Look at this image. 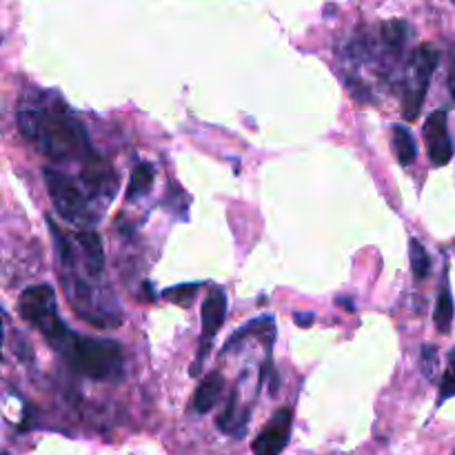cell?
Instances as JSON below:
<instances>
[{"instance_id":"1","label":"cell","mask_w":455,"mask_h":455,"mask_svg":"<svg viewBox=\"0 0 455 455\" xmlns=\"http://www.w3.org/2000/svg\"><path fill=\"white\" fill-rule=\"evenodd\" d=\"M16 121L25 138L32 140L38 152L54 161H90L94 156L85 127L63 103L20 107L16 112Z\"/></svg>"},{"instance_id":"2","label":"cell","mask_w":455,"mask_h":455,"mask_svg":"<svg viewBox=\"0 0 455 455\" xmlns=\"http://www.w3.org/2000/svg\"><path fill=\"white\" fill-rule=\"evenodd\" d=\"M76 373L98 382H116L122 378V347L116 340L87 338L74 333L59 349Z\"/></svg>"},{"instance_id":"3","label":"cell","mask_w":455,"mask_h":455,"mask_svg":"<svg viewBox=\"0 0 455 455\" xmlns=\"http://www.w3.org/2000/svg\"><path fill=\"white\" fill-rule=\"evenodd\" d=\"M20 316L45 335L47 342L54 349H60L72 335L69 326L60 320L56 294L50 285L29 286L20 295Z\"/></svg>"},{"instance_id":"4","label":"cell","mask_w":455,"mask_h":455,"mask_svg":"<svg viewBox=\"0 0 455 455\" xmlns=\"http://www.w3.org/2000/svg\"><path fill=\"white\" fill-rule=\"evenodd\" d=\"M437 63H440V54L433 47H418L411 54L409 69H406V81H404V100H402V116L404 121H415L422 109L424 96H427L428 85H431L433 72H435Z\"/></svg>"},{"instance_id":"5","label":"cell","mask_w":455,"mask_h":455,"mask_svg":"<svg viewBox=\"0 0 455 455\" xmlns=\"http://www.w3.org/2000/svg\"><path fill=\"white\" fill-rule=\"evenodd\" d=\"M43 176H45V184L50 189L51 202H54V209L59 211V216H63L67 223L85 220L87 214H90L87 211L90 207H87L85 192L78 187L76 180L72 176L63 174V171L51 169V167H45Z\"/></svg>"},{"instance_id":"6","label":"cell","mask_w":455,"mask_h":455,"mask_svg":"<svg viewBox=\"0 0 455 455\" xmlns=\"http://www.w3.org/2000/svg\"><path fill=\"white\" fill-rule=\"evenodd\" d=\"M202 335H200V347H198V360L193 362L192 375L200 373L202 365L209 357L211 342H214L216 333L223 326L224 316H227V294H224L220 286H214V289L207 294L205 302H202Z\"/></svg>"},{"instance_id":"7","label":"cell","mask_w":455,"mask_h":455,"mask_svg":"<svg viewBox=\"0 0 455 455\" xmlns=\"http://www.w3.org/2000/svg\"><path fill=\"white\" fill-rule=\"evenodd\" d=\"M291 424H294V411L289 406L278 409L263 433L255 437L254 455H280L282 449L289 444Z\"/></svg>"},{"instance_id":"8","label":"cell","mask_w":455,"mask_h":455,"mask_svg":"<svg viewBox=\"0 0 455 455\" xmlns=\"http://www.w3.org/2000/svg\"><path fill=\"white\" fill-rule=\"evenodd\" d=\"M424 140H427L428 158L435 167H444L453 158V140L446 125V112L437 109L424 122Z\"/></svg>"},{"instance_id":"9","label":"cell","mask_w":455,"mask_h":455,"mask_svg":"<svg viewBox=\"0 0 455 455\" xmlns=\"http://www.w3.org/2000/svg\"><path fill=\"white\" fill-rule=\"evenodd\" d=\"M85 174H82V183L87 184L94 196H105L107 200H112L114 193L118 189V180L114 169L109 167V162H105L103 158L98 156H91L90 161H85Z\"/></svg>"},{"instance_id":"10","label":"cell","mask_w":455,"mask_h":455,"mask_svg":"<svg viewBox=\"0 0 455 455\" xmlns=\"http://www.w3.org/2000/svg\"><path fill=\"white\" fill-rule=\"evenodd\" d=\"M223 387H224L223 375H220L218 371H211V373L207 375V378L202 380L200 384H198L196 396H193V402H192L193 411H196V413H200V415L209 413V411L216 406V402L220 400Z\"/></svg>"},{"instance_id":"11","label":"cell","mask_w":455,"mask_h":455,"mask_svg":"<svg viewBox=\"0 0 455 455\" xmlns=\"http://www.w3.org/2000/svg\"><path fill=\"white\" fill-rule=\"evenodd\" d=\"M76 240L81 245L82 254H85V264L90 269L91 276H100L105 269V251L103 242H100L96 231H78Z\"/></svg>"},{"instance_id":"12","label":"cell","mask_w":455,"mask_h":455,"mask_svg":"<svg viewBox=\"0 0 455 455\" xmlns=\"http://www.w3.org/2000/svg\"><path fill=\"white\" fill-rule=\"evenodd\" d=\"M153 180H156V169H153V165H149V162H138V165L134 167V171H131L129 184H127L125 189L127 202H136L140 200V198L147 196L153 187Z\"/></svg>"},{"instance_id":"13","label":"cell","mask_w":455,"mask_h":455,"mask_svg":"<svg viewBox=\"0 0 455 455\" xmlns=\"http://www.w3.org/2000/svg\"><path fill=\"white\" fill-rule=\"evenodd\" d=\"M391 143H393V152H396L397 162H400L402 167H409L411 162L415 161V153H418V147H415L413 134L409 131V127L404 125L393 127Z\"/></svg>"},{"instance_id":"14","label":"cell","mask_w":455,"mask_h":455,"mask_svg":"<svg viewBox=\"0 0 455 455\" xmlns=\"http://www.w3.org/2000/svg\"><path fill=\"white\" fill-rule=\"evenodd\" d=\"M451 325H453V295L449 285H442L435 302V326L440 333H449Z\"/></svg>"},{"instance_id":"15","label":"cell","mask_w":455,"mask_h":455,"mask_svg":"<svg viewBox=\"0 0 455 455\" xmlns=\"http://www.w3.org/2000/svg\"><path fill=\"white\" fill-rule=\"evenodd\" d=\"M236 411H238V391H233L231 397H229V402H227V409L220 413L218 427L223 428L224 433H236V435H240V433L245 431V422L249 420V413H245L238 418Z\"/></svg>"},{"instance_id":"16","label":"cell","mask_w":455,"mask_h":455,"mask_svg":"<svg viewBox=\"0 0 455 455\" xmlns=\"http://www.w3.org/2000/svg\"><path fill=\"white\" fill-rule=\"evenodd\" d=\"M409 255H411V271H413L415 280H424L431 271V260H428L427 249L422 247V242L411 238L409 240Z\"/></svg>"},{"instance_id":"17","label":"cell","mask_w":455,"mask_h":455,"mask_svg":"<svg viewBox=\"0 0 455 455\" xmlns=\"http://www.w3.org/2000/svg\"><path fill=\"white\" fill-rule=\"evenodd\" d=\"M406 36H409V27L402 20H391V23L382 25V43L391 50H400Z\"/></svg>"},{"instance_id":"18","label":"cell","mask_w":455,"mask_h":455,"mask_svg":"<svg viewBox=\"0 0 455 455\" xmlns=\"http://www.w3.org/2000/svg\"><path fill=\"white\" fill-rule=\"evenodd\" d=\"M455 396V349H451L449 362H446V371L442 375L440 382V402L449 400Z\"/></svg>"},{"instance_id":"19","label":"cell","mask_w":455,"mask_h":455,"mask_svg":"<svg viewBox=\"0 0 455 455\" xmlns=\"http://www.w3.org/2000/svg\"><path fill=\"white\" fill-rule=\"evenodd\" d=\"M200 289V285H193V282H189V285L184 286H176V289H167L165 295L167 298H174V302H180V304H189V300H192V295L196 294V291Z\"/></svg>"},{"instance_id":"20","label":"cell","mask_w":455,"mask_h":455,"mask_svg":"<svg viewBox=\"0 0 455 455\" xmlns=\"http://www.w3.org/2000/svg\"><path fill=\"white\" fill-rule=\"evenodd\" d=\"M435 362H437V347H433V344H424V347H422V371H424V375L433 378V369H435Z\"/></svg>"},{"instance_id":"21","label":"cell","mask_w":455,"mask_h":455,"mask_svg":"<svg viewBox=\"0 0 455 455\" xmlns=\"http://www.w3.org/2000/svg\"><path fill=\"white\" fill-rule=\"evenodd\" d=\"M294 318H295V325L304 326V329L313 325V313H294Z\"/></svg>"},{"instance_id":"22","label":"cell","mask_w":455,"mask_h":455,"mask_svg":"<svg viewBox=\"0 0 455 455\" xmlns=\"http://www.w3.org/2000/svg\"><path fill=\"white\" fill-rule=\"evenodd\" d=\"M449 91H451V98H453V103H455V59H453V63H451V69H449Z\"/></svg>"},{"instance_id":"23","label":"cell","mask_w":455,"mask_h":455,"mask_svg":"<svg viewBox=\"0 0 455 455\" xmlns=\"http://www.w3.org/2000/svg\"><path fill=\"white\" fill-rule=\"evenodd\" d=\"M453 3H455V0H453Z\"/></svg>"}]
</instances>
